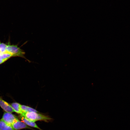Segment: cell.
<instances>
[{
    "label": "cell",
    "mask_w": 130,
    "mask_h": 130,
    "mask_svg": "<svg viewBox=\"0 0 130 130\" xmlns=\"http://www.w3.org/2000/svg\"><path fill=\"white\" fill-rule=\"evenodd\" d=\"M7 45L4 43L0 42V51L1 53H4L6 51Z\"/></svg>",
    "instance_id": "30bf717a"
},
{
    "label": "cell",
    "mask_w": 130,
    "mask_h": 130,
    "mask_svg": "<svg viewBox=\"0 0 130 130\" xmlns=\"http://www.w3.org/2000/svg\"><path fill=\"white\" fill-rule=\"evenodd\" d=\"M1 119L7 124L11 126L18 119L15 115L11 113L6 112L4 113Z\"/></svg>",
    "instance_id": "3957f363"
},
{
    "label": "cell",
    "mask_w": 130,
    "mask_h": 130,
    "mask_svg": "<svg viewBox=\"0 0 130 130\" xmlns=\"http://www.w3.org/2000/svg\"><path fill=\"white\" fill-rule=\"evenodd\" d=\"M21 108L23 112H34L36 113L39 112L35 109L24 105H21Z\"/></svg>",
    "instance_id": "9c48e42d"
},
{
    "label": "cell",
    "mask_w": 130,
    "mask_h": 130,
    "mask_svg": "<svg viewBox=\"0 0 130 130\" xmlns=\"http://www.w3.org/2000/svg\"><path fill=\"white\" fill-rule=\"evenodd\" d=\"M6 51L11 54L13 56H18L26 59L29 62L31 61L26 58L24 56L25 52L22 49L18 47L17 45H7Z\"/></svg>",
    "instance_id": "7a4b0ae2"
},
{
    "label": "cell",
    "mask_w": 130,
    "mask_h": 130,
    "mask_svg": "<svg viewBox=\"0 0 130 130\" xmlns=\"http://www.w3.org/2000/svg\"><path fill=\"white\" fill-rule=\"evenodd\" d=\"M0 130H14L12 126L4 121L1 119H0Z\"/></svg>",
    "instance_id": "ba28073f"
},
{
    "label": "cell",
    "mask_w": 130,
    "mask_h": 130,
    "mask_svg": "<svg viewBox=\"0 0 130 130\" xmlns=\"http://www.w3.org/2000/svg\"><path fill=\"white\" fill-rule=\"evenodd\" d=\"M20 117L22 121L28 126L36 128L40 130H42L38 126L35 122L28 120L25 117L20 114Z\"/></svg>",
    "instance_id": "8992f818"
},
{
    "label": "cell",
    "mask_w": 130,
    "mask_h": 130,
    "mask_svg": "<svg viewBox=\"0 0 130 130\" xmlns=\"http://www.w3.org/2000/svg\"><path fill=\"white\" fill-rule=\"evenodd\" d=\"M11 126L14 130H19L24 129H28L34 130L26 125L22 121L18 119L13 123Z\"/></svg>",
    "instance_id": "277c9868"
},
{
    "label": "cell",
    "mask_w": 130,
    "mask_h": 130,
    "mask_svg": "<svg viewBox=\"0 0 130 130\" xmlns=\"http://www.w3.org/2000/svg\"><path fill=\"white\" fill-rule=\"evenodd\" d=\"M0 106L5 112L11 113L14 112L11 105L4 100L0 96Z\"/></svg>",
    "instance_id": "5b68a950"
},
{
    "label": "cell",
    "mask_w": 130,
    "mask_h": 130,
    "mask_svg": "<svg viewBox=\"0 0 130 130\" xmlns=\"http://www.w3.org/2000/svg\"><path fill=\"white\" fill-rule=\"evenodd\" d=\"M28 120L35 122L38 121H49L52 119L48 116L34 112H23L20 114Z\"/></svg>",
    "instance_id": "6da1fadb"
},
{
    "label": "cell",
    "mask_w": 130,
    "mask_h": 130,
    "mask_svg": "<svg viewBox=\"0 0 130 130\" xmlns=\"http://www.w3.org/2000/svg\"><path fill=\"white\" fill-rule=\"evenodd\" d=\"M14 112L21 114L23 113L21 108V105L19 103L13 102L10 104Z\"/></svg>",
    "instance_id": "52a82bcc"
},
{
    "label": "cell",
    "mask_w": 130,
    "mask_h": 130,
    "mask_svg": "<svg viewBox=\"0 0 130 130\" xmlns=\"http://www.w3.org/2000/svg\"><path fill=\"white\" fill-rule=\"evenodd\" d=\"M8 59H0V65L6 61Z\"/></svg>",
    "instance_id": "8fae6325"
},
{
    "label": "cell",
    "mask_w": 130,
    "mask_h": 130,
    "mask_svg": "<svg viewBox=\"0 0 130 130\" xmlns=\"http://www.w3.org/2000/svg\"><path fill=\"white\" fill-rule=\"evenodd\" d=\"M1 53V52H0V53Z\"/></svg>",
    "instance_id": "7c38bea8"
}]
</instances>
